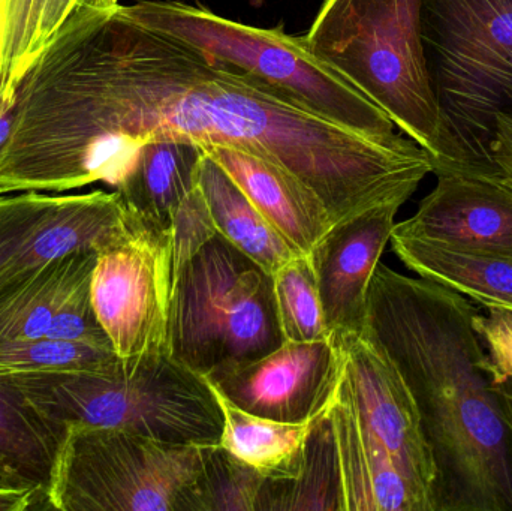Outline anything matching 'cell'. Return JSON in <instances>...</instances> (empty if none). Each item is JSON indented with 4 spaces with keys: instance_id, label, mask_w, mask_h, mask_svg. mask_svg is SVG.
I'll return each mask as SVG.
<instances>
[{
    "instance_id": "6da1fadb",
    "label": "cell",
    "mask_w": 512,
    "mask_h": 511,
    "mask_svg": "<svg viewBox=\"0 0 512 511\" xmlns=\"http://www.w3.org/2000/svg\"><path fill=\"white\" fill-rule=\"evenodd\" d=\"M0 191L116 186L156 138L236 147L297 176L333 224L406 203L433 173L409 137H370L298 105L258 78L132 18L123 5L75 12L14 90Z\"/></svg>"
},
{
    "instance_id": "7a4b0ae2",
    "label": "cell",
    "mask_w": 512,
    "mask_h": 511,
    "mask_svg": "<svg viewBox=\"0 0 512 511\" xmlns=\"http://www.w3.org/2000/svg\"><path fill=\"white\" fill-rule=\"evenodd\" d=\"M468 297L379 263L364 330L408 386L435 468L432 511H512V402Z\"/></svg>"
},
{
    "instance_id": "3957f363",
    "label": "cell",
    "mask_w": 512,
    "mask_h": 511,
    "mask_svg": "<svg viewBox=\"0 0 512 511\" xmlns=\"http://www.w3.org/2000/svg\"><path fill=\"white\" fill-rule=\"evenodd\" d=\"M421 41L439 113L436 176L501 180L496 117L512 114V0H423Z\"/></svg>"
},
{
    "instance_id": "277c9868",
    "label": "cell",
    "mask_w": 512,
    "mask_h": 511,
    "mask_svg": "<svg viewBox=\"0 0 512 511\" xmlns=\"http://www.w3.org/2000/svg\"><path fill=\"white\" fill-rule=\"evenodd\" d=\"M63 435L104 426L167 443L216 446L224 414L206 377L170 353L117 357L102 369L0 377Z\"/></svg>"
},
{
    "instance_id": "5b68a950",
    "label": "cell",
    "mask_w": 512,
    "mask_h": 511,
    "mask_svg": "<svg viewBox=\"0 0 512 511\" xmlns=\"http://www.w3.org/2000/svg\"><path fill=\"white\" fill-rule=\"evenodd\" d=\"M423 0H324L310 51L435 155L439 113L421 41Z\"/></svg>"
},
{
    "instance_id": "8992f818",
    "label": "cell",
    "mask_w": 512,
    "mask_h": 511,
    "mask_svg": "<svg viewBox=\"0 0 512 511\" xmlns=\"http://www.w3.org/2000/svg\"><path fill=\"white\" fill-rule=\"evenodd\" d=\"M135 20L234 66L337 125L370 137H393V120L310 51L304 36L228 20L171 0L123 5Z\"/></svg>"
},
{
    "instance_id": "52a82bcc",
    "label": "cell",
    "mask_w": 512,
    "mask_h": 511,
    "mask_svg": "<svg viewBox=\"0 0 512 511\" xmlns=\"http://www.w3.org/2000/svg\"><path fill=\"white\" fill-rule=\"evenodd\" d=\"M207 449L119 428L68 426L48 486L50 510L201 511Z\"/></svg>"
},
{
    "instance_id": "ba28073f",
    "label": "cell",
    "mask_w": 512,
    "mask_h": 511,
    "mask_svg": "<svg viewBox=\"0 0 512 511\" xmlns=\"http://www.w3.org/2000/svg\"><path fill=\"white\" fill-rule=\"evenodd\" d=\"M283 342L273 276L216 234L174 282L168 353L209 377Z\"/></svg>"
},
{
    "instance_id": "9c48e42d",
    "label": "cell",
    "mask_w": 512,
    "mask_h": 511,
    "mask_svg": "<svg viewBox=\"0 0 512 511\" xmlns=\"http://www.w3.org/2000/svg\"><path fill=\"white\" fill-rule=\"evenodd\" d=\"M173 290L170 230L140 221L131 236L99 252L93 308L117 356L168 353Z\"/></svg>"
},
{
    "instance_id": "30bf717a",
    "label": "cell",
    "mask_w": 512,
    "mask_h": 511,
    "mask_svg": "<svg viewBox=\"0 0 512 511\" xmlns=\"http://www.w3.org/2000/svg\"><path fill=\"white\" fill-rule=\"evenodd\" d=\"M345 357L327 341L283 342L265 356L206 377L222 396L255 416L303 423L336 398Z\"/></svg>"
},
{
    "instance_id": "8fae6325",
    "label": "cell",
    "mask_w": 512,
    "mask_h": 511,
    "mask_svg": "<svg viewBox=\"0 0 512 511\" xmlns=\"http://www.w3.org/2000/svg\"><path fill=\"white\" fill-rule=\"evenodd\" d=\"M337 347L345 357L343 377L364 429L430 498L435 468L414 398L402 375L366 330Z\"/></svg>"
},
{
    "instance_id": "7c38bea8",
    "label": "cell",
    "mask_w": 512,
    "mask_h": 511,
    "mask_svg": "<svg viewBox=\"0 0 512 511\" xmlns=\"http://www.w3.org/2000/svg\"><path fill=\"white\" fill-rule=\"evenodd\" d=\"M403 204L385 203L331 225L307 257L333 344L361 335L370 281Z\"/></svg>"
},
{
    "instance_id": "4fadbf2b",
    "label": "cell",
    "mask_w": 512,
    "mask_h": 511,
    "mask_svg": "<svg viewBox=\"0 0 512 511\" xmlns=\"http://www.w3.org/2000/svg\"><path fill=\"white\" fill-rule=\"evenodd\" d=\"M393 234L512 257V188L486 177L438 176L417 213L394 225Z\"/></svg>"
},
{
    "instance_id": "5bb4252c",
    "label": "cell",
    "mask_w": 512,
    "mask_h": 511,
    "mask_svg": "<svg viewBox=\"0 0 512 511\" xmlns=\"http://www.w3.org/2000/svg\"><path fill=\"white\" fill-rule=\"evenodd\" d=\"M345 511H432L429 495L394 464L364 429L345 377L330 408Z\"/></svg>"
},
{
    "instance_id": "9a60e30c",
    "label": "cell",
    "mask_w": 512,
    "mask_h": 511,
    "mask_svg": "<svg viewBox=\"0 0 512 511\" xmlns=\"http://www.w3.org/2000/svg\"><path fill=\"white\" fill-rule=\"evenodd\" d=\"M204 150L298 254L309 255L330 230L333 221L321 198L285 168L236 147Z\"/></svg>"
},
{
    "instance_id": "2e32d148",
    "label": "cell",
    "mask_w": 512,
    "mask_h": 511,
    "mask_svg": "<svg viewBox=\"0 0 512 511\" xmlns=\"http://www.w3.org/2000/svg\"><path fill=\"white\" fill-rule=\"evenodd\" d=\"M119 192L57 197L29 239L0 267L17 272L75 252H102L131 236L138 225Z\"/></svg>"
},
{
    "instance_id": "e0dca14e",
    "label": "cell",
    "mask_w": 512,
    "mask_h": 511,
    "mask_svg": "<svg viewBox=\"0 0 512 511\" xmlns=\"http://www.w3.org/2000/svg\"><path fill=\"white\" fill-rule=\"evenodd\" d=\"M98 252L83 251L41 266L0 272V345L44 338L69 291L95 270Z\"/></svg>"
},
{
    "instance_id": "ac0fdd59",
    "label": "cell",
    "mask_w": 512,
    "mask_h": 511,
    "mask_svg": "<svg viewBox=\"0 0 512 511\" xmlns=\"http://www.w3.org/2000/svg\"><path fill=\"white\" fill-rule=\"evenodd\" d=\"M204 155L195 141L156 138L138 150L116 191L144 224L170 230L174 210L198 188Z\"/></svg>"
},
{
    "instance_id": "d6986e66",
    "label": "cell",
    "mask_w": 512,
    "mask_h": 511,
    "mask_svg": "<svg viewBox=\"0 0 512 511\" xmlns=\"http://www.w3.org/2000/svg\"><path fill=\"white\" fill-rule=\"evenodd\" d=\"M394 254L420 278L486 306L512 311V257L478 254L442 243L391 234Z\"/></svg>"
},
{
    "instance_id": "ffe728a7",
    "label": "cell",
    "mask_w": 512,
    "mask_h": 511,
    "mask_svg": "<svg viewBox=\"0 0 512 511\" xmlns=\"http://www.w3.org/2000/svg\"><path fill=\"white\" fill-rule=\"evenodd\" d=\"M198 186L209 204L218 233L265 272L273 275L300 255L207 153L201 162Z\"/></svg>"
},
{
    "instance_id": "44dd1931",
    "label": "cell",
    "mask_w": 512,
    "mask_h": 511,
    "mask_svg": "<svg viewBox=\"0 0 512 511\" xmlns=\"http://www.w3.org/2000/svg\"><path fill=\"white\" fill-rule=\"evenodd\" d=\"M213 390L224 414L219 446L251 465L264 479H295L303 464L310 432L330 408L307 422H277L248 413L228 401L215 387Z\"/></svg>"
},
{
    "instance_id": "7402d4cb",
    "label": "cell",
    "mask_w": 512,
    "mask_h": 511,
    "mask_svg": "<svg viewBox=\"0 0 512 511\" xmlns=\"http://www.w3.org/2000/svg\"><path fill=\"white\" fill-rule=\"evenodd\" d=\"M65 435L0 378V473L20 488L47 492Z\"/></svg>"
},
{
    "instance_id": "603a6c76",
    "label": "cell",
    "mask_w": 512,
    "mask_h": 511,
    "mask_svg": "<svg viewBox=\"0 0 512 511\" xmlns=\"http://www.w3.org/2000/svg\"><path fill=\"white\" fill-rule=\"evenodd\" d=\"M279 510L345 511L342 473L330 410L310 432L298 476L291 480L265 479L262 483L256 511Z\"/></svg>"
},
{
    "instance_id": "cb8c5ba5",
    "label": "cell",
    "mask_w": 512,
    "mask_h": 511,
    "mask_svg": "<svg viewBox=\"0 0 512 511\" xmlns=\"http://www.w3.org/2000/svg\"><path fill=\"white\" fill-rule=\"evenodd\" d=\"M271 276L277 320L285 342L330 339L309 257L295 255Z\"/></svg>"
},
{
    "instance_id": "d4e9b609",
    "label": "cell",
    "mask_w": 512,
    "mask_h": 511,
    "mask_svg": "<svg viewBox=\"0 0 512 511\" xmlns=\"http://www.w3.org/2000/svg\"><path fill=\"white\" fill-rule=\"evenodd\" d=\"M113 348L38 338L0 345V377L102 369L117 359Z\"/></svg>"
},
{
    "instance_id": "484cf974",
    "label": "cell",
    "mask_w": 512,
    "mask_h": 511,
    "mask_svg": "<svg viewBox=\"0 0 512 511\" xmlns=\"http://www.w3.org/2000/svg\"><path fill=\"white\" fill-rule=\"evenodd\" d=\"M264 480L224 447L209 446L201 479V511H256Z\"/></svg>"
},
{
    "instance_id": "4316f807",
    "label": "cell",
    "mask_w": 512,
    "mask_h": 511,
    "mask_svg": "<svg viewBox=\"0 0 512 511\" xmlns=\"http://www.w3.org/2000/svg\"><path fill=\"white\" fill-rule=\"evenodd\" d=\"M44 5L45 0H0V102L14 98L15 86L32 62Z\"/></svg>"
},
{
    "instance_id": "83f0119b",
    "label": "cell",
    "mask_w": 512,
    "mask_h": 511,
    "mask_svg": "<svg viewBox=\"0 0 512 511\" xmlns=\"http://www.w3.org/2000/svg\"><path fill=\"white\" fill-rule=\"evenodd\" d=\"M171 258L174 282L186 264L218 234L215 219L200 186L183 198L171 216Z\"/></svg>"
},
{
    "instance_id": "f1b7e54d",
    "label": "cell",
    "mask_w": 512,
    "mask_h": 511,
    "mask_svg": "<svg viewBox=\"0 0 512 511\" xmlns=\"http://www.w3.org/2000/svg\"><path fill=\"white\" fill-rule=\"evenodd\" d=\"M56 198L41 192L0 195V267L29 239Z\"/></svg>"
},
{
    "instance_id": "f546056e",
    "label": "cell",
    "mask_w": 512,
    "mask_h": 511,
    "mask_svg": "<svg viewBox=\"0 0 512 511\" xmlns=\"http://www.w3.org/2000/svg\"><path fill=\"white\" fill-rule=\"evenodd\" d=\"M92 276L93 273L81 279L69 291L65 302L51 321L47 338L113 348L93 308Z\"/></svg>"
},
{
    "instance_id": "4dcf8cb0",
    "label": "cell",
    "mask_w": 512,
    "mask_h": 511,
    "mask_svg": "<svg viewBox=\"0 0 512 511\" xmlns=\"http://www.w3.org/2000/svg\"><path fill=\"white\" fill-rule=\"evenodd\" d=\"M475 327L502 374L512 377V311L487 309L478 312Z\"/></svg>"
},
{
    "instance_id": "1f68e13d",
    "label": "cell",
    "mask_w": 512,
    "mask_h": 511,
    "mask_svg": "<svg viewBox=\"0 0 512 511\" xmlns=\"http://www.w3.org/2000/svg\"><path fill=\"white\" fill-rule=\"evenodd\" d=\"M117 6H119V0H45L41 20L36 30L32 60L56 36L63 23L74 12H105L116 9Z\"/></svg>"
},
{
    "instance_id": "d6a6232c",
    "label": "cell",
    "mask_w": 512,
    "mask_h": 511,
    "mask_svg": "<svg viewBox=\"0 0 512 511\" xmlns=\"http://www.w3.org/2000/svg\"><path fill=\"white\" fill-rule=\"evenodd\" d=\"M492 156L502 182L512 188V114H499L496 117Z\"/></svg>"
},
{
    "instance_id": "836d02e7",
    "label": "cell",
    "mask_w": 512,
    "mask_h": 511,
    "mask_svg": "<svg viewBox=\"0 0 512 511\" xmlns=\"http://www.w3.org/2000/svg\"><path fill=\"white\" fill-rule=\"evenodd\" d=\"M50 510L47 492L36 488L0 486V511Z\"/></svg>"
},
{
    "instance_id": "e575fe53",
    "label": "cell",
    "mask_w": 512,
    "mask_h": 511,
    "mask_svg": "<svg viewBox=\"0 0 512 511\" xmlns=\"http://www.w3.org/2000/svg\"><path fill=\"white\" fill-rule=\"evenodd\" d=\"M17 111H15L14 98L0 102V161L8 150L9 141L14 134Z\"/></svg>"
},
{
    "instance_id": "d590c367",
    "label": "cell",
    "mask_w": 512,
    "mask_h": 511,
    "mask_svg": "<svg viewBox=\"0 0 512 511\" xmlns=\"http://www.w3.org/2000/svg\"><path fill=\"white\" fill-rule=\"evenodd\" d=\"M0 486H15V488H20V486L14 485L11 480L6 479L2 473H0Z\"/></svg>"
},
{
    "instance_id": "8d00e7d4",
    "label": "cell",
    "mask_w": 512,
    "mask_h": 511,
    "mask_svg": "<svg viewBox=\"0 0 512 511\" xmlns=\"http://www.w3.org/2000/svg\"><path fill=\"white\" fill-rule=\"evenodd\" d=\"M507 390L512 402V377H507Z\"/></svg>"
}]
</instances>
